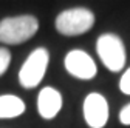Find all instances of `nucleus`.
Segmentation results:
<instances>
[{
	"mask_svg": "<svg viewBox=\"0 0 130 128\" xmlns=\"http://www.w3.org/2000/svg\"><path fill=\"white\" fill-rule=\"evenodd\" d=\"M98 56L102 63L113 73H118L125 65V48L122 40L116 34H102L96 42Z\"/></svg>",
	"mask_w": 130,
	"mask_h": 128,
	"instance_id": "obj_3",
	"label": "nucleus"
},
{
	"mask_svg": "<svg viewBox=\"0 0 130 128\" xmlns=\"http://www.w3.org/2000/svg\"><path fill=\"white\" fill-rule=\"evenodd\" d=\"M119 122L122 125H130V103H127L119 111Z\"/></svg>",
	"mask_w": 130,
	"mask_h": 128,
	"instance_id": "obj_11",
	"label": "nucleus"
},
{
	"mask_svg": "<svg viewBox=\"0 0 130 128\" xmlns=\"http://www.w3.org/2000/svg\"><path fill=\"white\" fill-rule=\"evenodd\" d=\"M108 103L99 93H90L84 100V117L90 128H102L108 120Z\"/></svg>",
	"mask_w": 130,
	"mask_h": 128,
	"instance_id": "obj_6",
	"label": "nucleus"
},
{
	"mask_svg": "<svg viewBox=\"0 0 130 128\" xmlns=\"http://www.w3.org/2000/svg\"><path fill=\"white\" fill-rule=\"evenodd\" d=\"M119 90H121L124 94L130 96V68H127L125 73L121 76V80H119Z\"/></svg>",
	"mask_w": 130,
	"mask_h": 128,
	"instance_id": "obj_10",
	"label": "nucleus"
},
{
	"mask_svg": "<svg viewBox=\"0 0 130 128\" xmlns=\"http://www.w3.org/2000/svg\"><path fill=\"white\" fill-rule=\"evenodd\" d=\"M9 63H11V53L6 48H0V76L5 74Z\"/></svg>",
	"mask_w": 130,
	"mask_h": 128,
	"instance_id": "obj_9",
	"label": "nucleus"
},
{
	"mask_svg": "<svg viewBox=\"0 0 130 128\" xmlns=\"http://www.w3.org/2000/svg\"><path fill=\"white\" fill-rule=\"evenodd\" d=\"M65 70L80 80H90L98 74L94 60L82 50H71L65 56Z\"/></svg>",
	"mask_w": 130,
	"mask_h": 128,
	"instance_id": "obj_5",
	"label": "nucleus"
},
{
	"mask_svg": "<svg viewBox=\"0 0 130 128\" xmlns=\"http://www.w3.org/2000/svg\"><path fill=\"white\" fill-rule=\"evenodd\" d=\"M94 25V14L87 8H71L62 11L54 22L56 29L63 36L85 34Z\"/></svg>",
	"mask_w": 130,
	"mask_h": 128,
	"instance_id": "obj_2",
	"label": "nucleus"
},
{
	"mask_svg": "<svg viewBox=\"0 0 130 128\" xmlns=\"http://www.w3.org/2000/svg\"><path fill=\"white\" fill-rule=\"evenodd\" d=\"M62 108V96L57 90L51 88V87H45L40 93H39V97H37V110H39V114L50 120L53 117L57 116V113Z\"/></svg>",
	"mask_w": 130,
	"mask_h": 128,
	"instance_id": "obj_7",
	"label": "nucleus"
},
{
	"mask_svg": "<svg viewBox=\"0 0 130 128\" xmlns=\"http://www.w3.org/2000/svg\"><path fill=\"white\" fill-rule=\"evenodd\" d=\"M25 111V102L12 94L0 96V119H14Z\"/></svg>",
	"mask_w": 130,
	"mask_h": 128,
	"instance_id": "obj_8",
	"label": "nucleus"
},
{
	"mask_svg": "<svg viewBox=\"0 0 130 128\" xmlns=\"http://www.w3.org/2000/svg\"><path fill=\"white\" fill-rule=\"evenodd\" d=\"M39 29V22L34 15H15L0 20V42L19 45L29 40Z\"/></svg>",
	"mask_w": 130,
	"mask_h": 128,
	"instance_id": "obj_1",
	"label": "nucleus"
},
{
	"mask_svg": "<svg viewBox=\"0 0 130 128\" xmlns=\"http://www.w3.org/2000/svg\"><path fill=\"white\" fill-rule=\"evenodd\" d=\"M48 62H50V54H48L46 48H42V46L36 48L28 56V59L25 60V63L22 65V68L19 71L20 85L26 90L37 87L46 73Z\"/></svg>",
	"mask_w": 130,
	"mask_h": 128,
	"instance_id": "obj_4",
	"label": "nucleus"
}]
</instances>
